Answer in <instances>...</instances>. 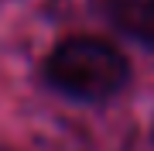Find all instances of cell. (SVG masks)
Masks as SVG:
<instances>
[{
	"mask_svg": "<svg viewBox=\"0 0 154 151\" xmlns=\"http://www.w3.org/2000/svg\"><path fill=\"white\" fill-rule=\"evenodd\" d=\"M45 76L58 93L72 100H110L130 79L127 58L103 38H65L48 55Z\"/></svg>",
	"mask_w": 154,
	"mask_h": 151,
	"instance_id": "obj_1",
	"label": "cell"
},
{
	"mask_svg": "<svg viewBox=\"0 0 154 151\" xmlns=\"http://www.w3.org/2000/svg\"><path fill=\"white\" fill-rule=\"evenodd\" d=\"M116 28L154 52V0H103Z\"/></svg>",
	"mask_w": 154,
	"mask_h": 151,
	"instance_id": "obj_2",
	"label": "cell"
}]
</instances>
